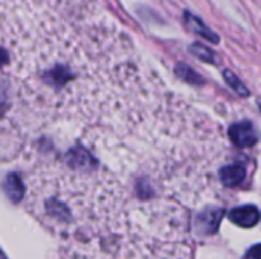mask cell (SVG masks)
Here are the masks:
<instances>
[{
    "instance_id": "cell-1",
    "label": "cell",
    "mask_w": 261,
    "mask_h": 259,
    "mask_svg": "<svg viewBox=\"0 0 261 259\" xmlns=\"http://www.w3.org/2000/svg\"><path fill=\"white\" fill-rule=\"evenodd\" d=\"M229 137L239 148H251L257 143L258 134L251 121H242L229 127Z\"/></svg>"
},
{
    "instance_id": "cell-2",
    "label": "cell",
    "mask_w": 261,
    "mask_h": 259,
    "mask_svg": "<svg viewBox=\"0 0 261 259\" xmlns=\"http://www.w3.org/2000/svg\"><path fill=\"white\" fill-rule=\"evenodd\" d=\"M229 220L240 227L251 229L260 221V212L255 206L246 205V206H239L229 212Z\"/></svg>"
},
{
    "instance_id": "cell-3",
    "label": "cell",
    "mask_w": 261,
    "mask_h": 259,
    "mask_svg": "<svg viewBox=\"0 0 261 259\" xmlns=\"http://www.w3.org/2000/svg\"><path fill=\"white\" fill-rule=\"evenodd\" d=\"M245 176H246L245 166L239 165V163L228 165V166H223L220 169V182L228 188L239 186L245 180Z\"/></svg>"
},
{
    "instance_id": "cell-4",
    "label": "cell",
    "mask_w": 261,
    "mask_h": 259,
    "mask_svg": "<svg viewBox=\"0 0 261 259\" xmlns=\"http://www.w3.org/2000/svg\"><path fill=\"white\" fill-rule=\"evenodd\" d=\"M184 18H185L187 26H188L193 32H196L197 35H200V37H203V38H206V40H210L211 43H219L217 34H214L211 29H208V26H205L197 17H194V15L190 14V12H185V14H184Z\"/></svg>"
},
{
    "instance_id": "cell-5",
    "label": "cell",
    "mask_w": 261,
    "mask_h": 259,
    "mask_svg": "<svg viewBox=\"0 0 261 259\" xmlns=\"http://www.w3.org/2000/svg\"><path fill=\"white\" fill-rule=\"evenodd\" d=\"M3 189L12 202H20L24 195L23 182L20 180V177L17 174H12V172L6 176V179L3 182Z\"/></svg>"
},
{
    "instance_id": "cell-6",
    "label": "cell",
    "mask_w": 261,
    "mask_h": 259,
    "mask_svg": "<svg viewBox=\"0 0 261 259\" xmlns=\"http://www.w3.org/2000/svg\"><path fill=\"white\" fill-rule=\"evenodd\" d=\"M220 218H222V211H219V209H210L205 214L199 215V218H197V227L203 234H213V232H216Z\"/></svg>"
},
{
    "instance_id": "cell-7",
    "label": "cell",
    "mask_w": 261,
    "mask_h": 259,
    "mask_svg": "<svg viewBox=\"0 0 261 259\" xmlns=\"http://www.w3.org/2000/svg\"><path fill=\"white\" fill-rule=\"evenodd\" d=\"M176 73L187 82L190 84H203L205 79L199 76V73H196L191 67H188L187 64H179L176 67Z\"/></svg>"
},
{
    "instance_id": "cell-8",
    "label": "cell",
    "mask_w": 261,
    "mask_h": 259,
    "mask_svg": "<svg viewBox=\"0 0 261 259\" xmlns=\"http://www.w3.org/2000/svg\"><path fill=\"white\" fill-rule=\"evenodd\" d=\"M190 52L196 56V58H199V60H202V61H206V63H216V55H214V52L213 50H210V49H206L205 46H202V44H193V46H190Z\"/></svg>"
},
{
    "instance_id": "cell-9",
    "label": "cell",
    "mask_w": 261,
    "mask_h": 259,
    "mask_svg": "<svg viewBox=\"0 0 261 259\" xmlns=\"http://www.w3.org/2000/svg\"><path fill=\"white\" fill-rule=\"evenodd\" d=\"M225 73V79H226V82L240 95V96H248L249 95V92H248V89L245 87V84L232 73V72H229V70H225L223 72Z\"/></svg>"
},
{
    "instance_id": "cell-10",
    "label": "cell",
    "mask_w": 261,
    "mask_h": 259,
    "mask_svg": "<svg viewBox=\"0 0 261 259\" xmlns=\"http://www.w3.org/2000/svg\"><path fill=\"white\" fill-rule=\"evenodd\" d=\"M245 259H261V244L260 246L252 247V249L246 253Z\"/></svg>"
},
{
    "instance_id": "cell-11",
    "label": "cell",
    "mask_w": 261,
    "mask_h": 259,
    "mask_svg": "<svg viewBox=\"0 0 261 259\" xmlns=\"http://www.w3.org/2000/svg\"><path fill=\"white\" fill-rule=\"evenodd\" d=\"M260 107H261V102H260Z\"/></svg>"
}]
</instances>
